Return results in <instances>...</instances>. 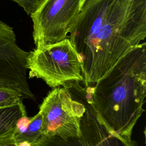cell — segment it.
Segmentation results:
<instances>
[{
    "mask_svg": "<svg viewBox=\"0 0 146 146\" xmlns=\"http://www.w3.org/2000/svg\"><path fill=\"white\" fill-rule=\"evenodd\" d=\"M145 37L146 0H87L68 36L86 86L105 76Z\"/></svg>",
    "mask_w": 146,
    "mask_h": 146,
    "instance_id": "6da1fadb",
    "label": "cell"
},
{
    "mask_svg": "<svg viewBox=\"0 0 146 146\" xmlns=\"http://www.w3.org/2000/svg\"><path fill=\"white\" fill-rule=\"evenodd\" d=\"M89 87L94 106L103 121L121 136L131 137L146 96V43L126 54L103 78Z\"/></svg>",
    "mask_w": 146,
    "mask_h": 146,
    "instance_id": "7a4b0ae2",
    "label": "cell"
},
{
    "mask_svg": "<svg viewBox=\"0 0 146 146\" xmlns=\"http://www.w3.org/2000/svg\"><path fill=\"white\" fill-rule=\"evenodd\" d=\"M26 67L29 78L42 79L52 88L84 81L80 58L68 38L29 52Z\"/></svg>",
    "mask_w": 146,
    "mask_h": 146,
    "instance_id": "3957f363",
    "label": "cell"
},
{
    "mask_svg": "<svg viewBox=\"0 0 146 146\" xmlns=\"http://www.w3.org/2000/svg\"><path fill=\"white\" fill-rule=\"evenodd\" d=\"M84 105L73 84L50 91L39 106L43 117L42 136L66 140L80 135V121Z\"/></svg>",
    "mask_w": 146,
    "mask_h": 146,
    "instance_id": "277c9868",
    "label": "cell"
},
{
    "mask_svg": "<svg viewBox=\"0 0 146 146\" xmlns=\"http://www.w3.org/2000/svg\"><path fill=\"white\" fill-rule=\"evenodd\" d=\"M79 83L73 86L85 107L80 121V136L66 140L57 136H41L33 146H139L131 137L121 136L107 126L94 106L88 86L83 88Z\"/></svg>",
    "mask_w": 146,
    "mask_h": 146,
    "instance_id": "5b68a950",
    "label": "cell"
},
{
    "mask_svg": "<svg viewBox=\"0 0 146 146\" xmlns=\"http://www.w3.org/2000/svg\"><path fill=\"white\" fill-rule=\"evenodd\" d=\"M87 0H42L30 16L36 47L60 42L68 34Z\"/></svg>",
    "mask_w": 146,
    "mask_h": 146,
    "instance_id": "8992f818",
    "label": "cell"
},
{
    "mask_svg": "<svg viewBox=\"0 0 146 146\" xmlns=\"http://www.w3.org/2000/svg\"><path fill=\"white\" fill-rule=\"evenodd\" d=\"M29 54L17 44L13 28L0 21V85L17 90L23 98L35 100L26 76Z\"/></svg>",
    "mask_w": 146,
    "mask_h": 146,
    "instance_id": "52a82bcc",
    "label": "cell"
},
{
    "mask_svg": "<svg viewBox=\"0 0 146 146\" xmlns=\"http://www.w3.org/2000/svg\"><path fill=\"white\" fill-rule=\"evenodd\" d=\"M26 113L22 102L17 105L0 108V137L14 134L18 120Z\"/></svg>",
    "mask_w": 146,
    "mask_h": 146,
    "instance_id": "ba28073f",
    "label": "cell"
},
{
    "mask_svg": "<svg viewBox=\"0 0 146 146\" xmlns=\"http://www.w3.org/2000/svg\"><path fill=\"white\" fill-rule=\"evenodd\" d=\"M42 124L43 117L38 112L36 115L31 117L30 122L24 132L14 134V137L15 142L27 141L32 144H34L42 136Z\"/></svg>",
    "mask_w": 146,
    "mask_h": 146,
    "instance_id": "9c48e42d",
    "label": "cell"
},
{
    "mask_svg": "<svg viewBox=\"0 0 146 146\" xmlns=\"http://www.w3.org/2000/svg\"><path fill=\"white\" fill-rule=\"evenodd\" d=\"M22 96L17 90L0 85V108L19 104L22 102Z\"/></svg>",
    "mask_w": 146,
    "mask_h": 146,
    "instance_id": "30bf717a",
    "label": "cell"
},
{
    "mask_svg": "<svg viewBox=\"0 0 146 146\" xmlns=\"http://www.w3.org/2000/svg\"><path fill=\"white\" fill-rule=\"evenodd\" d=\"M23 8L28 15H31L38 7L42 0H11Z\"/></svg>",
    "mask_w": 146,
    "mask_h": 146,
    "instance_id": "8fae6325",
    "label": "cell"
},
{
    "mask_svg": "<svg viewBox=\"0 0 146 146\" xmlns=\"http://www.w3.org/2000/svg\"><path fill=\"white\" fill-rule=\"evenodd\" d=\"M14 134L0 137V146H16L17 143L14 137Z\"/></svg>",
    "mask_w": 146,
    "mask_h": 146,
    "instance_id": "7c38bea8",
    "label": "cell"
},
{
    "mask_svg": "<svg viewBox=\"0 0 146 146\" xmlns=\"http://www.w3.org/2000/svg\"><path fill=\"white\" fill-rule=\"evenodd\" d=\"M16 146H33L32 144L27 141H22L17 143Z\"/></svg>",
    "mask_w": 146,
    "mask_h": 146,
    "instance_id": "4fadbf2b",
    "label": "cell"
}]
</instances>
